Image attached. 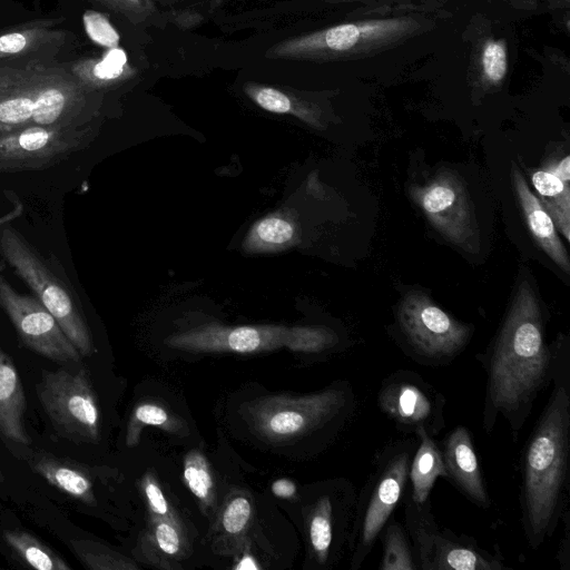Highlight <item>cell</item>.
<instances>
[{"label":"cell","instance_id":"cell-14","mask_svg":"<svg viewBox=\"0 0 570 570\" xmlns=\"http://www.w3.org/2000/svg\"><path fill=\"white\" fill-rule=\"evenodd\" d=\"M356 497L352 483L342 480L324 489L312 504L307 533L313 558L318 566H328L340 547L348 541Z\"/></svg>","mask_w":570,"mask_h":570},{"label":"cell","instance_id":"cell-5","mask_svg":"<svg viewBox=\"0 0 570 570\" xmlns=\"http://www.w3.org/2000/svg\"><path fill=\"white\" fill-rule=\"evenodd\" d=\"M356 396L347 381L303 396L274 395L246 405L250 426L273 442L316 432L338 430L356 410Z\"/></svg>","mask_w":570,"mask_h":570},{"label":"cell","instance_id":"cell-4","mask_svg":"<svg viewBox=\"0 0 570 570\" xmlns=\"http://www.w3.org/2000/svg\"><path fill=\"white\" fill-rule=\"evenodd\" d=\"M417 439L390 442L380 450L373 468L356 497L348 537L351 570H358L372 552L380 533L402 501Z\"/></svg>","mask_w":570,"mask_h":570},{"label":"cell","instance_id":"cell-28","mask_svg":"<svg viewBox=\"0 0 570 570\" xmlns=\"http://www.w3.org/2000/svg\"><path fill=\"white\" fill-rule=\"evenodd\" d=\"M295 226L281 216H268L258 220L247 234L244 248L249 253L279 249L292 243Z\"/></svg>","mask_w":570,"mask_h":570},{"label":"cell","instance_id":"cell-13","mask_svg":"<svg viewBox=\"0 0 570 570\" xmlns=\"http://www.w3.org/2000/svg\"><path fill=\"white\" fill-rule=\"evenodd\" d=\"M0 307L21 342L35 353L65 364L81 361V354L45 305L37 297L17 292L1 274Z\"/></svg>","mask_w":570,"mask_h":570},{"label":"cell","instance_id":"cell-27","mask_svg":"<svg viewBox=\"0 0 570 570\" xmlns=\"http://www.w3.org/2000/svg\"><path fill=\"white\" fill-rule=\"evenodd\" d=\"M244 91L266 111L291 114L312 126L320 127L318 118L313 109L281 89L249 82L245 85Z\"/></svg>","mask_w":570,"mask_h":570},{"label":"cell","instance_id":"cell-38","mask_svg":"<svg viewBox=\"0 0 570 570\" xmlns=\"http://www.w3.org/2000/svg\"><path fill=\"white\" fill-rule=\"evenodd\" d=\"M112 10L122 13L128 19L141 20L149 16L155 7L150 0H96Z\"/></svg>","mask_w":570,"mask_h":570},{"label":"cell","instance_id":"cell-12","mask_svg":"<svg viewBox=\"0 0 570 570\" xmlns=\"http://www.w3.org/2000/svg\"><path fill=\"white\" fill-rule=\"evenodd\" d=\"M87 122L27 126L0 131V173L38 170L56 165L86 145Z\"/></svg>","mask_w":570,"mask_h":570},{"label":"cell","instance_id":"cell-2","mask_svg":"<svg viewBox=\"0 0 570 570\" xmlns=\"http://www.w3.org/2000/svg\"><path fill=\"white\" fill-rule=\"evenodd\" d=\"M552 384L520 460L521 521L533 550L553 535L569 507L570 382Z\"/></svg>","mask_w":570,"mask_h":570},{"label":"cell","instance_id":"cell-42","mask_svg":"<svg viewBox=\"0 0 570 570\" xmlns=\"http://www.w3.org/2000/svg\"><path fill=\"white\" fill-rule=\"evenodd\" d=\"M4 482V475L2 470L0 469V483Z\"/></svg>","mask_w":570,"mask_h":570},{"label":"cell","instance_id":"cell-17","mask_svg":"<svg viewBox=\"0 0 570 570\" xmlns=\"http://www.w3.org/2000/svg\"><path fill=\"white\" fill-rule=\"evenodd\" d=\"M440 449L446 480L473 504L489 509L491 498L487 491L472 435L466 426L458 425L451 430L442 440Z\"/></svg>","mask_w":570,"mask_h":570},{"label":"cell","instance_id":"cell-39","mask_svg":"<svg viewBox=\"0 0 570 570\" xmlns=\"http://www.w3.org/2000/svg\"><path fill=\"white\" fill-rule=\"evenodd\" d=\"M561 519L563 520L564 524V535L563 539L560 541V549L558 551V560L560 563V568L562 570H569L570 568V511L569 507L566 508V510L562 513Z\"/></svg>","mask_w":570,"mask_h":570},{"label":"cell","instance_id":"cell-19","mask_svg":"<svg viewBox=\"0 0 570 570\" xmlns=\"http://www.w3.org/2000/svg\"><path fill=\"white\" fill-rule=\"evenodd\" d=\"M512 181L527 225L538 245L564 272H570V261L556 225L538 196L529 188L522 173L513 164Z\"/></svg>","mask_w":570,"mask_h":570},{"label":"cell","instance_id":"cell-6","mask_svg":"<svg viewBox=\"0 0 570 570\" xmlns=\"http://www.w3.org/2000/svg\"><path fill=\"white\" fill-rule=\"evenodd\" d=\"M0 254L57 320L81 356L92 355V335L69 283L12 227L0 230Z\"/></svg>","mask_w":570,"mask_h":570},{"label":"cell","instance_id":"cell-31","mask_svg":"<svg viewBox=\"0 0 570 570\" xmlns=\"http://www.w3.org/2000/svg\"><path fill=\"white\" fill-rule=\"evenodd\" d=\"M184 480L202 507L210 509L214 503V482L208 462L200 452L194 450L186 455Z\"/></svg>","mask_w":570,"mask_h":570},{"label":"cell","instance_id":"cell-23","mask_svg":"<svg viewBox=\"0 0 570 570\" xmlns=\"http://www.w3.org/2000/svg\"><path fill=\"white\" fill-rule=\"evenodd\" d=\"M69 71L88 91L108 87L130 73L127 56L120 48H112L104 58H86L68 63Z\"/></svg>","mask_w":570,"mask_h":570},{"label":"cell","instance_id":"cell-35","mask_svg":"<svg viewBox=\"0 0 570 570\" xmlns=\"http://www.w3.org/2000/svg\"><path fill=\"white\" fill-rule=\"evenodd\" d=\"M482 67L485 77L494 82H500L507 72V50L502 41H489L482 52Z\"/></svg>","mask_w":570,"mask_h":570},{"label":"cell","instance_id":"cell-33","mask_svg":"<svg viewBox=\"0 0 570 570\" xmlns=\"http://www.w3.org/2000/svg\"><path fill=\"white\" fill-rule=\"evenodd\" d=\"M151 538L164 554L173 557L180 553L184 544L178 520L153 517Z\"/></svg>","mask_w":570,"mask_h":570},{"label":"cell","instance_id":"cell-40","mask_svg":"<svg viewBox=\"0 0 570 570\" xmlns=\"http://www.w3.org/2000/svg\"><path fill=\"white\" fill-rule=\"evenodd\" d=\"M272 492L283 499H291L296 494V485L287 479H278L272 484Z\"/></svg>","mask_w":570,"mask_h":570},{"label":"cell","instance_id":"cell-3","mask_svg":"<svg viewBox=\"0 0 570 570\" xmlns=\"http://www.w3.org/2000/svg\"><path fill=\"white\" fill-rule=\"evenodd\" d=\"M90 94L55 59L0 60V131L86 124Z\"/></svg>","mask_w":570,"mask_h":570},{"label":"cell","instance_id":"cell-29","mask_svg":"<svg viewBox=\"0 0 570 570\" xmlns=\"http://www.w3.org/2000/svg\"><path fill=\"white\" fill-rule=\"evenodd\" d=\"M69 547L87 569L119 570L136 568L122 556L91 540L72 539Z\"/></svg>","mask_w":570,"mask_h":570},{"label":"cell","instance_id":"cell-36","mask_svg":"<svg viewBox=\"0 0 570 570\" xmlns=\"http://www.w3.org/2000/svg\"><path fill=\"white\" fill-rule=\"evenodd\" d=\"M141 489L153 517L177 520L161 488L153 475L146 474L142 478Z\"/></svg>","mask_w":570,"mask_h":570},{"label":"cell","instance_id":"cell-9","mask_svg":"<svg viewBox=\"0 0 570 570\" xmlns=\"http://www.w3.org/2000/svg\"><path fill=\"white\" fill-rule=\"evenodd\" d=\"M59 367L41 373L37 384L39 402L55 430L73 442L100 440V411L87 370Z\"/></svg>","mask_w":570,"mask_h":570},{"label":"cell","instance_id":"cell-26","mask_svg":"<svg viewBox=\"0 0 570 570\" xmlns=\"http://www.w3.org/2000/svg\"><path fill=\"white\" fill-rule=\"evenodd\" d=\"M382 558L379 570H417L407 531L393 515L382 529Z\"/></svg>","mask_w":570,"mask_h":570},{"label":"cell","instance_id":"cell-20","mask_svg":"<svg viewBox=\"0 0 570 570\" xmlns=\"http://www.w3.org/2000/svg\"><path fill=\"white\" fill-rule=\"evenodd\" d=\"M26 395L19 372L0 347V436L27 446L31 439L24 426Z\"/></svg>","mask_w":570,"mask_h":570},{"label":"cell","instance_id":"cell-24","mask_svg":"<svg viewBox=\"0 0 570 570\" xmlns=\"http://www.w3.org/2000/svg\"><path fill=\"white\" fill-rule=\"evenodd\" d=\"M531 181L540 202L550 214L556 228L569 242L570 238V186L547 166L531 174Z\"/></svg>","mask_w":570,"mask_h":570},{"label":"cell","instance_id":"cell-41","mask_svg":"<svg viewBox=\"0 0 570 570\" xmlns=\"http://www.w3.org/2000/svg\"><path fill=\"white\" fill-rule=\"evenodd\" d=\"M547 167L552 170L556 175H558L561 179L569 183L570 181V157L564 156L562 159L558 161H552L548 164Z\"/></svg>","mask_w":570,"mask_h":570},{"label":"cell","instance_id":"cell-10","mask_svg":"<svg viewBox=\"0 0 570 570\" xmlns=\"http://www.w3.org/2000/svg\"><path fill=\"white\" fill-rule=\"evenodd\" d=\"M376 403L404 434L425 431L435 438L445 426V396L414 371L397 370L384 377Z\"/></svg>","mask_w":570,"mask_h":570},{"label":"cell","instance_id":"cell-34","mask_svg":"<svg viewBox=\"0 0 570 570\" xmlns=\"http://www.w3.org/2000/svg\"><path fill=\"white\" fill-rule=\"evenodd\" d=\"M253 508L249 500L236 495L228 501L222 514V527L228 534L238 535L248 525Z\"/></svg>","mask_w":570,"mask_h":570},{"label":"cell","instance_id":"cell-8","mask_svg":"<svg viewBox=\"0 0 570 570\" xmlns=\"http://www.w3.org/2000/svg\"><path fill=\"white\" fill-rule=\"evenodd\" d=\"M404 527L410 537L417 570H504L499 548L489 551L468 534L440 529L431 500L414 502L405 490Z\"/></svg>","mask_w":570,"mask_h":570},{"label":"cell","instance_id":"cell-15","mask_svg":"<svg viewBox=\"0 0 570 570\" xmlns=\"http://www.w3.org/2000/svg\"><path fill=\"white\" fill-rule=\"evenodd\" d=\"M291 328L282 325L228 327L208 324L166 340L174 348L193 352L257 353L285 347Z\"/></svg>","mask_w":570,"mask_h":570},{"label":"cell","instance_id":"cell-21","mask_svg":"<svg viewBox=\"0 0 570 570\" xmlns=\"http://www.w3.org/2000/svg\"><path fill=\"white\" fill-rule=\"evenodd\" d=\"M31 470L61 492L86 505L97 504L89 473L78 463L37 452L29 459Z\"/></svg>","mask_w":570,"mask_h":570},{"label":"cell","instance_id":"cell-30","mask_svg":"<svg viewBox=\"0 0 570 570\" xmlns=\"http://www.w3.org/2000/svg\"><path fill=\"white\" fill-rule=\"evenodd\" d=\"M341 344L338 333L326 326L291 327L287 348L295 352L318 354L336 350Z\"/></svg>","mask_w":570,"mask_h":570},{"label":"cell","instance_id":"cell-37","mask_svg":"<svg viewBox=\"0 0 570 570\" xmlns=\"http://www.w3.org/2000/svg\"><path fill=\"white\" fill-rule=\"evenodd\" d=\"M87 30L90 37L101 46L115 48L119 42V35L108 19L100 13H89Z\"/></svg>","mask_w":570,"mask_h":570},{"label":"cell","instance_id":"cell-25","mask_svg":"<svg viewBox=\"0 0 570 570\" xmlns=\"http://www.w3.org/2000/svg\"><path fill=\"white\" fill-rule=\"evenodd\" d=\"M3 539L12 551L33 569L70 570L63 558L29 532L6 530Z\"/></svg>","mask_w":570,"mask_h":570},{"label":"cell","instance_id":"cell-1","mask_svg":"<svg viewBox=\"0 0 570 570\" xmlns=\"http://www.w3.org/2000/svg\"><path fill=\"white\" fill-rule=\"evenodd\" d=\"M476 360L487 374L482 428L492 433L502 416L515 441L538 395L552 381V347L546 342L541 308L527 279L519 285L494 340Z\"/></svg>","mask_w":570,"mask_h":570},{"label":"cell","instance_id":"cell-11","mask_svg":"<svg viewBox=\"0 0 570 570\" xmlns=\"http://www.w3.org/2000/svg\"><path fill=\"white\" fill-rule=\"evenodd\" d=\"M410 195L443 237L469 253L479 250L474 209L456 173L439 171L425 184L411 186Z\"/></svg>","mask_w":570,"mask_h":570},{"label":"cell","instance_id":"cell-16","mask_svg":"<svg viewBox=\"0 0 570 570\" xmlns=\"http://www.w3.org/2000/svg\"><path fill=\"white\" fill-rule=\"evenodd\" d=\"M402 28V21L391 19L343 23L278 42L267 51V57L294 59L341 53Z\"/></svg>","mask_w":570,"mask_h":570},{"label":"cell","instance_id":"cell-7","mask_svg":"<svg viewBox=\"0 0 570 570\" xmlns=\"http://www.w3.org/2000/svg\"><path fill=\"white\" fill-rule=\"evenodd\" d=\"M399 344L419 365H450L468 346L473 326L463 323L419 291L406 293L396 311Z\"/></svg>","mask_w":570,"mask_h":570},{"label":"cell","instance_id":"cell-32","mask_svg":"<svg viewBox=\"0 0 570 570\" xmlns=\"http://www.w3.org/2000/svg\"><path fill=\"white\" fill-rule=\"evenodd\" d=\"M145 425L159 426L169 432H177L180 425L169 413L158 404L139 403L130 417L126 433V444L135 446L139 441L141 429Z\"/></svg>","mask_w":570,"mask_h":570},{"label":"cell","instance_id":"cell-18","mask_svg":"<svg viewBox=\"0 0 570 570\" xmlns=\"http://www.w3.org/2000/svg\"><path fill=\"white\" fill-rule=\"evenodd\" d=\"M61 19H41L0 35V60L20 58L55 59L69 35L55 28Z\"/></svg>","mask_w":570,"mask_h":570},{"label":"cell","instance_id":"cell-22","mask_svg":"<svg viewBox=\"0 0 570 570\" xmlns=\"http://www.w3.org/2000/svg\"><path fill=\"white\" fill-rule=\"evenodd\" d=\"M414 436L417 439V445L410 464L411 485L407 492L414 502L423 503L430 499L436 479H446V471L440 445L434 438L425 431H420Z\"/></svg>","mask_w":570,"mask_h":570}]
</instances>
